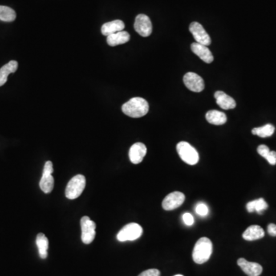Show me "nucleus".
<instances>
[{"instance_id": "nucleus-25", "label": "nucleus", "mask_w": 276, "mask_h": 276, "mask_svg": "<svg viewBox=\"0 0 276 276\" xmlns=\"http://www.w3.org/2000/svg\"><path fill=\"white\" fill-rule=\"evenodd\" d=\"M196 213L200 216H206L209 213V209L206 204L200 203L196 207Z\"/></svg>"}, {"instance_id": "nucleus-30", "label": "nucleus", "mask_w": 276, "mask_h": 276, "mask_svg": "<svg viewBox=\"0 0 276 276\" xmlns=\"http://www.w3.org/2000/svg\"><path fill=\"white\" fill-rule=\"evenodd\" d=\"M266 160L269 162L271 165H276V151H270L269 155L266 156Z\"/></svg>"}, {"instance_id": "nucleus-12", "label": "nucleus", "mask_w": 276, "mask_h": 276, "mask_svg": "<svg viewBox=\"0 0 276 276\" xmlns=\"http://www.w3.org/2000/svg\"><path fill=\"white\" fill-rule=\"evenodd\" d=\"M147 147L143 143H136L133 144L130 148L129 158L131 163L138 164L143 161L144 156L147 155Z\"/></svg>"}, {"instance_id": "nucleus-11", "label": "nucleus", "mask_w": 276, "mask_h": 276, "mask_svg": "<svg viewBox=\"0 0 276 276\" xmlns=\"http://www.w3.org/2000/svg\"><path fill=\"white\" fill-rule=\"evenodd\" d=\"M237 264L248 276H259L262 273V265L251 262L243 258L239 259Z\"/></svg>"}, {"instance_id": "nucleus-32", "label": "nucleus", "mask_w": 276, "mask_h": 276, "mask_svg": "<svg viewBox=\"0 0 276 276\" xmlns=\"http://www.w3.org/2000/svg\"><path fill=\"white\" fill-rule=\"evenodd\" d=\"M182 276V275H176V276Z\"/></svg>"}, {"instance_id": "nucleus-20", "label": "nucleus", "mask_w": 276, "mask_h": 276, "mask_svg": "<svg viewBox=\"0 0 276 276\" xmlns=\"http://www.w3.org/2000/svg\"><path fill=\"white\" fill-rule=\"evenodd\" d=\"M35 242H36L40 258L43 259L47 258L49 245V240H48L47 237L45 236L44 233H38Z\"/></svg>"}, {"instance_id": "nucleus-3", "label": "nucleus", "mask_w": 276, "mask_h": 276, "mask_svg": "<svg viewBox=\"0 0 276 276\" xmlns=\"http://www.w3.org/2000/svg\"><path fill=\"white\" fill-rule=\"evenodd\" d=\"M176 151L183 161L189 165H195L199 162L198 152L193 146L185 141H181L176 145Z\"/></svg>"}, {"instance_id": "nucleus-27", "label": "nucleus", "mask_w": 276, "mask_h": 276, "mask_svg": "<svg viewBox=\"0 0 276 276\" xmlns=\"http://www.w3.org/2000/svg\"><path fill=\"white\" fill-rule=\"evenodd\" d=\"M138 276H160V273L158 269H151L144 271Z\"/></svg>"}, {"instance_id": "nucleus-9", "label": "nucleus", "mask_w": 276, "mask_h": 276, "mask_svg": "<svg viewBox=\"0 0 276 276\" xmlns=\"http://www.w3.org/2000/svg\"><path fill=\"white\" fill-rule=\"evenodd\" d=\"M186 87L193 92H201L205 88L203 78L194 72H187L184 76Z\"/></svg>"}, {"instance_id": "nucleus-15", "label": "nucleus", "mask_w": 276, "mask_h": 276, "mask_svg": "<svg viewBox=\"0 0 276 276\" xmlns=\"http://www.w3.org/2000/svg\"><path fill=\"white\" fill-rule=\"evenodd\" d=\"M125 25L124 22L119 19L106 22L104 24L102 27V33L105 36H108L110 34H115L118 32L123 31Z\"/></svg>"}, {"instance_id": "nucleus-19", "label": "nucleus", "mask_w": 276, "mask_h": 276, "mask_svg": "<svg viewBox=\"0 0 276 276\" xmlns=\"http://www.w3.org/2000/svg\"><path fill=\"white\" fill-rule=\"evenodd\" d=\"M17 69L18 62L17 61H10L9 63L0 69V87L6 83L9 75L17 71Z\"/></svg>"}, {"instance_id": "nucleus-22", "label": "nucleus", "mask_w": 276, "mask_h": 276, "mask_svg": "<svg viewBox=\"0 0 276 276\" xmlns=\"http://www.w3.org/2000/svg\"><path fill=\"white\" fill-rule=\"evenodd\" d=\"M55 180L53 178L52 175L42 174V178L39 182L40 189L45 193H50L54 188Z\"/></svg>"}, {"instance_id": "nucleus-23", "label": "nucleus", "mask_w": 276, "mask_h": 276, "mask_svg": "<svg viewBox=\"0 0 276 276\" xmlns=\"http://www.w3.org/2000/svg\"><path fill=\"white\" fill-rule=\"evenodd\" d=\"M275 132V127L273 124H268L262 127L253 128L252 133L253 135H257L260 138H269L272 136Z\"/></svg>"}, {"instance_id": "nucleus-2", "label": "nucleus", "mask_w": 276, "mask_h": 276, "mask_svg": "<svg viewBox=\"0 0 276 276\" xmlns=\"http://www.w3.org/2000/svg\"><path fill=\"white\" fill-rule=\"evenodd\" d=\"M213 253V243L209 239L202 237L195 244L193 259L196 264H204L210 258Z\"/></svg>"}, {"instance_id": "nucleus-31", "label": "nucleus", "mask_w": 276, "mask_h": 276, "mask_svg": "<svg viewBox=\"0 0 276 276\" xmlns=\"http://www.w3.org/2000/svg\"><path fill=\"white\" fill-rule=\"evenodd\" d=\"M268 233L270 236H276V224H271L268 225Z\"/></svg>"}, {"instance_id": "nucleus-26", "label": "nucleus", "mask_w": 276, "mask_h": 276, "mask_svg": "<svg viewBox=\"0 0 276 276\" xmlns=\"http://www.w3.org/2000/svg\"><path fill=\"white\" fill-rule=\"evenodd\" d=\"M257 151H258L259 155H261L262 157L266 158V156L269 155V152H270L271 151L267 146L262 144V145L259 146L258 148H257Z\"/></svg>"}, {"instance_id": "nucleus-7", "label": "nucleus", "mask_w": 276, "mask_h": 276, "mask_svg": "<svg viewBox=\"0 0 276 276\" xmlns=\"http://www.w3.org/2000/svg\"><path fill=\"white\" fill-rule=\"evenodd\" d=\"M185 201V195L179 191H175L166 196L162 202L163 209L167 211L173 210L180 207Z\"/></svg>"}, {"instance_id": "nucleus-10", "label": "nucleus", "mask_w": 276, "mask_h": 276, "mask_svg": "<svg viewBox=\"0 0 276 276\" xmlns=\"http://www.w3.org/2000/svg\"><path fill=\"white\" fill-rule=\"evenodd\" d=\"M135 29L141 36H150L152 33L153 27L149 17L144 14L138 15L135 18Z\"/></svg>"}, {"instance_id": "nucleus-29", "label": "nucleus", "mask_w": 276, "mask_h": 276, "mask_svg": "<svg viewBox=\"0 0 276 276\" xmlns=\"http://www.w3.org/2000/svg\"><path fill=\"white\" fill-rule=\"evenodd\" d=\"M53 172V164L51 161H47L45 166H44L43 174L44 175H52Z\"/></svg>"}, {"instance_id": "nucleus-17", "label": "nucleus", "mask_w": 276, "mask_h": 276, "mask_svg": "<svg viewBox=\"0 0 276 276\" xmlns=\"http://www.w3.org/2000/svg\"><path fill=\"white\" fill-rule=\"evenodd\" d=\"M206 119L209 124L214 125H223L227 121V117L225 113L216 110H211L206 115Z\"/></svg>"}, {"instance_id": "nucleus-1", "label": "nucleus", "mask_w": 276, "mask_h": 276, "mask_svg": "<svg viewBox=\"0 0 276 276\" xmlns=\"http://www.w3.org/2000/svg\"><path fill=\"white\" fill-rule=\"evenodd\" d=\"M122 111L131 118H141L145 116L149 111V104L144 98L136 97L123 104Z\"/></svg>"}, {"instance_id": "nucleus-16", "label": "nucleus", "mask_w": 276, "mask_h": 276, "mask_svg": "<svg viewBox=\"0 0 276 276\" xmlns=\"http://www.w3.org/2000/svg\"><path fill=\"white\" fill-rule=\"evenodd\" d=\"M265 236V232L261 226L257 225H250L249 227L245 229L242 238L247 241H254V240H260Z\"/></svg>"}, {"instance_id": "nucleus-6", "label": "nucleus", "mask_w": 276, "mask_h": 276, "mask_svg": "<svg viewBox=\"0 0 276 276\" xmlns=\"http://www.w3.org/2000/svg\"><path fill=\"white\" fill-rule=\"evenodd\" d=\"M82 227V240L83 243L91 244L95 238L96 235V224L88 216H83L81 220Z\"/></svg>"}, {"instance_id": "nucleus-14", "label": "nucleus", "mask_w": 276, "mask_h": 276, "mask_svg": "<svg viewBox=\"0 0 276 276\" xmlns=\"http://www.w3.org/2000/svg\"><path fill=\"white\" fill-rule=\"evenodd\" d=\"M214 97L216 103L222 109H233L236 107V101L232 97L226 95L224 91H216L214 94Z\"/></svg>"}, {"instance_id": "nucleus-28", "label": "nucleus", "mask_w": 276, "mask_h": 276, "mask_svg": "<svg viewBox=\"0 0 276 276\" xmlns=\"http://www.w3.org/2000/svg\"><path fill=\"white\" fill-rule=\"evenodd\" d=\"M183 220H184V224L187 225H189V226L194 224V219H193V216L190 213H184L183 215Z\"/></svg>"}, {"instance_id": "nucleus-4", "label": "nucleus", "mask_w": 276, "mask_h": 276, "mask_svg": "<svg viewBox=\"0 0 276 276\" xmlns=\"http://www.w3.org/2000/svg\"><path fill=\"white\" fill-rule=\"evenodd\" d=\"M86 179L83 175L74 176L69 182L66 189V196L69 200H75L83 193L86 188Z\"/></svg>"}, {"instance_id": "nucleus-5", "label": "nucleus", "mask_w": 276, "mask_h": 276, "mask_svg": "<svg viewBox=\"0 0 276 276\" xmlns=\"http://www.w3.org/2000/svg\"><path fill=\"white\" fill-rule=\"evenodd\" d=\"M143 233V229L139 224L131 223L124 225L117 235L118 241H134L140 238Z\"/></svg>"}, {"instance_id": "nucleus-13", "label": "nucleus", "mask_w": 276, "mask_h": 276, "mask_svg": "<svg viewBox=\"0 0 276 276\" xmlns=\"http://www.w3.org/2000/svg\"><path fill=\"white\" fill-rule=\"evenodd\" d=\"M191 50L195 55H197L202 61H204L206 63L210 64L213 62L214 58H213V54L207 46L194 42L191 45Z\"/></svg>"}, {"instance_id": "nucleus-18", "label": "nucleus", "mask_w": 276, "mask_h": 276, "mask_svg": "<svg viewBox=\"0 0 276 276\" xmlns=\"http://www.w3.org/2000/svg\"><path fill=\"white\" fill-rule=\"evenodd\" d=\"M129 33L125 31L118 32L107 37V42L110 46H117L129 42Z\"/></svg>"}, {"instance_id": "nucleus-8", "label": "nucleus", "mask_w": 276, "mask_h": 276, "mask_svg": "<svg viewBox=\"0 0 276 276\" xmlns=\"http://www.w3.org/2000/svg\"><path fill=\"white\" fill-rule=\"evenodd\" d=\"M190 32L193 34V38L197 43L204 46H209L211 44V38L205 29L199 22H193L190 25Z\"/></svg>"}, {"instance_id": "nucleus-24", "label": "nucleus", "mask_w": 276, "mask_h": 276, "mask_svg": "<svg viewBox=\"0 0 276 276\" xmlns=\"http://www.w3.org/2000/svg\"><path fill=\"white\" fill-rule=\"evenodd\" d=\"M17 18V13L12 8L0 6V20L3 22H13Z\"/></svg>"}, {"instance_id": "nucleus-21", "label": "nucleus", "mask_w": 276, "mask_h": 276, "mask_svg": "<svg viewBox=\"0 0 276 276\" xmlns=\"http://www.w3.org/2000/svg\"><path fill=\"white\" fill-rule=\"evenodd\" d=\"M268 207L269 206H268L265 200L263 198H260L248 203L247 205H246V209H247L249 213L257 212L259 214H262L263 211L267 209Z\"/></svg>"}]
</instances>
